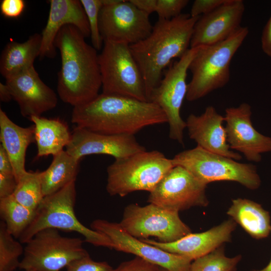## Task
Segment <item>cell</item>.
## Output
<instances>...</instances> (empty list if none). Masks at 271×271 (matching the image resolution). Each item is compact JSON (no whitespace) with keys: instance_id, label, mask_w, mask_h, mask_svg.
<instances>
[{"instance_id":"cell-18","label":"cell","mask_w":271,"mask_h":271,"mask_svg":"<svg viewBox=\"0 0 271 271\" xmlns=\"http://www.w3.org/2000/svg\"><path fill=\"white\" fill-rule=\"evenodd\" d=\"M5 83L24 117L40 116L57 104L56 93L41 80L34 66L6 79Z\"/></svg>"},{"instance_id":"cell-28","label":"cell","mask_w":271,"mask_h":271,"mask_svg":"<svg viewBox=\"0 0 271 271\" xmlns=\"http://www.w3.org/2000/svg\"><path fill=\"white\" fill-rule=\"evenodd\" d=\"M13 195L21 204L35 210L44 197L41 172L27 171L18 181Z\"/></svg>"},{"instance_id":"cell-7","label":"cell","mask_w":271,"mask_h":271,"mask_svg":"<svg viewBox=\"0 0 271 271\" xmlns=\"http://www.w3.org/2000/svg\"><path fill=\"white\" fill-rule=\"evenodd\" d=\"M172 160L175 166L184 167L206 185L215 181H234L255 190L261 184L254 165L238 162L198 146L179 153Z\"/></svg>"},{"instance_id":"cell-31","label":"cell","mask_w":271,"mask_h":271,"mask_svg":"<svg viewBox=\"0 0 271 271\" xmlns=\"http://www.w3.org/2000/svg\"><path fill=\"white\" fill-rule=\"evenodd\" d=\"M87 18L92 46L97 51L102 49V43L99 28V17L103 0H80Z\"/></svg>"},{"instance_id":"cell-42","label":"cell","mask_w":271,"mask_h":271,"mask_svg":"<svg viewBox=\"0 0 271 271\" xmlns=\"http://www.w3.org/2000/svg\"><path fill=\"white\" fill-rule=\"evenodd\" d=\"M258 271H271V259L268 264L265 267Z\"/></svg>"},{"instance_id":"cell-14","label":"cell","mask_w":271,"mask_h":271,"mask_svg":"<svg viewBox=\"0 0 271 271\" xmlns=\"http://www.w3.org/2000/svg\"><path fill=\"white\" fill-rule=\"evenodd\" d=\"M90 228L106 235L112 242L113 249L117 251L133 254L168 271H190L192 260L132 236L119 223L98 219L92 221Z\"/></svg>"},{"instance_id":"cell-11","label":"cell","mask_w":271,"mask_h":271,"mask_svg":"<svg viewBox=\"0 0 271 271\" xmlns=\"http://www.w3.org/2000/svg\"><path fill=\"white\" fill-rule=\"evenodd\" d=\"M128 233L138 239L156 237L158 241H176L192 233L179 217V212L154 204L141 206L130 204L124 209L119 223Z\"/></svg>"},{"instance_id":"cell-8","label":"cell","mask_w":271,"mask_h":271,"mask_svg":"<svg viewBox=\"0 0 271 271\" xmlns=\"http://www.w3.org/2000/svg\"><path fill=\"white\" fill-rule=\"evenodd\" d=\"M103 44L98 54L102 93L148 101L142 73L129 46L110 41Z\"/></svg>"},{"instance_id":"cell-44","label":"cell","mask_w":271,"mask_h":271,"mask_svg":"<svg viewBox=\"0 0 271 271\" xmlns=\"http://www.w3.org/2000/svg\"><path fill=\"white\" fill-rule=\"evenodd\" d=\"M252 271H258V270H252Z\"/></svg>"},{"instance_id":"cell-13","label":"cell","mask_w":271,"mask_h":271,"mask_svg":"<svg viewBox=\"0 0 271 271\" xmlns=\"http://www.w3.org/2000/svg\"><path fill=\"white\" fill-rule=\"evenodd\" d=\"M207 185L180 166L173 167L150 192L147 202L179 212L194 206H206Z\"/></svg>"},{"instance_id":"cell-1","label":"cell","mask_w":271,"mask_h":271,"mask_svg":"<svg viewBox=\"0 0 271 271\" xmlns=\"http://www.w3.org/2000/svg\"><path fill=\"white\" fill-rule=\"evenodd\" d=\"M71 122L94 132L134 136L146 127L167 123L168 120L163 110L151 102L102 93L74 107Z\"/></svg>"},{"instance_id":"cell-34","label":"cell","mask_w":271,"mask_h":271,"mask_svg":"<svg viewBox=\"0 0 271 271\" xmlns=\"http://www.w3.org/2000/svg\"><path fill=\"white\" fill-rule=\"evenodd\" d=\"M114 271H160V267L144 259L136 256L121 263Z\"/></svg>"},{"instance_id":"cell-33","label":"cell","mask_w":271,"mask_h":271,"mask_svg":"<svg viewBox=\"0 0 271 271\" xmlns=\"http://www.w3.org/2000/svg\"><path fill=\"white\" fill-rule=\"evenodd\" d=\"M66 268V271H114L107 262L94 261L89 254L74 260Z\"/></svg>"},{"instance_id":"cell-20","label":"cell","mask_w":271,"mask_h":271,"mask_svg":"<svg viewBox=\"0 0 271 271\" xmlns=\"http://www.w3.org/2000/svg\"><path fill=\"white\" fill-rule=\"evenodd\" d=\"M235 227L236 222L231 219L206 231L191 233L172 242L163 243L149 238L140 239L163 250L185 257L193 261L229 241L231 233Z\"/></svg>"},{"instance_id":"cell-2","label":"cell","mask_w":271,"mask_h":271,"mask_svg":"<svg viewBox=\"0 0 271 271\" xmlns=\"http://www.w3.org/2000/svg\"><path fill=\"white\" fill-rule=\"evenodd\" d=\"M85 38L76 27L67 25L60 30L54 41L61 60L57 93L62 101L73 107L94 99L102 85L98 54Z\"/></svg>"},{"instance_id":"cell-5","label":"cell","mask_w":271,"mask_h":271,"mask_svg":"<svg viewBox=\"0 0 271 271\" xmlns=\"http://www.w3.org/2000/svg\"><path fill=\"white\" fill-rule=\"evenodd\" d=\"M76 196L74 181L44 197L36 209L32 222L19 238L20 241L26 243L39 231L50 228L75 232L94 246L113 249L112 242L106 235L86 227L77 218L74 211Z\"/></svg>"},{"instance_id":"cell-35","label":"cell","mask_w":271,"mask_h":271,"mask_svg":"<svg viewBox=\"0 0 271 271\" xmlns=\"http://www.w3.org/2000/svg\"><path fill=\"white\" fill-rule=\"evenodd\" d=\"M226 0H195L190 11L192 17L209 14L223 5Z\"/></svg>"},{"instance_id":"cell-4","label":"cell","mask_w":271,"mask_h":271,"mask_svg":"<svg viewBox=\"0 0 271 271\" xmlns=\"http://www.w3.org/2000/svg\"><path fill=\"white\" fill-rule=\"evenodd\" d=\"M248 33L247 27L241 26L222 42L199 47L189 66L192 78L188 84V101L200 99L228 83L231 60Z\"/></svg>"},{"instance_id":"cell-10","label":"cell","mask_w":271,"mask_h":271,"mask_svg":"<svg viewBox=\"0 0 271 271\" xmlns=\"http://www.w3.org/2000/svg\"><path fill=\"white\" fill-rule=\"evenodd\" d=\"M199 48H190L181 58L171 65L148 98V101L159 106L165 113L169 125V138L183 145L186 123L182 118L180 111L187 92V71Z\"/></svg>"},{"instance_id":"cell-40","label":"cell","mask_w":271,"mask_h":271,"mask_svg":"<svg viewBox=\"0 0 271 271\" xmlns=\"http://www.w3.org/2000/svg\"><path fill=\"white\" fill-rule=\"evenodd\" d=\"M137 8L150 15L155 12L157 0H129Z\"/></svg>"},{"instance_id":"cell-23","label":"cell","mask_w":271,"mask_h":271,"mask_svg":"<svg viewBox=\"0 0 271 271\" xmlns=\"http://www.w3.org/2000/svg\"><path fill=\"white\" fill-rule=\"evenodd\" d=\"M42 42L41 34L35 33L24 42H9L0 57V72L7 79L34 66L39 57Z\"/></svg>"},{"instance_id":"cell-43","label":"cell","mask_w":271,"mask_h":271,"mask_svg":"<svg viewBox=\"0 0 271 271\" xmlns=\"http://www.w3.org/2000/svg\"><path fill=\"white\" fill-rule=\"evenodd\" d=\"M160 271H168V270L166 269H164L163 268H161L160 267Z\"/></svg>"},{"instance_id":"cell-29","label":"cell","mask_w":271,"mask_h":271,"mask_svg":"<svg viewBox=\"0 0 271 271\" xmlns=\"http://www.w3.org/2000/svg\"><path fill=\"white\" fill-rule=\"evenodd\" d=\"M24 252L22 243L8 231L3 221L0 223V271H14L19 267V258Z\"/></svg>"},{"instance_id":"cell-21","label":"cell","mask_w":271,"mask_h":271,"mask_svg":"<svg viewBox=\"0 0 271 271\" xmlns=\"http://www.w3.org/2000/svg\"><path fill=\"white\" fill-rule=\"evenodd\" d=\"M50 10L46 25L41 34L40 57L53 58L56 54L54 41L60 30L71 25L78 28L85 38L90 32L83 7L78 0H50Z\"/></svg>"},{"instance_id":"cell-9","label":"cell","mask_w":271,"mask_h":271,"mask_svg":"<svg viewBox=\"0 0 271 271\" xmlns=\"http://www.w3.org/2000/svg\"><path fill=\"white\" fill-rule=\"evenodd\" d=\"M83 242L80 238L63 236L56 229L40 230L26 243L19 268L25 271H60L88 254Z\"/></svg>"},{"instance_id":"cell-32","label":"cell","mask_w":271,"mask_h":271,"mask_svg":"<svg viewBox=\"0 0 271 271\" xmlns=\"http://www.w3.org/2000/svg\"><path fill=\"white\" fill-rule=\"evenodd\" d=\"M188 0H157L155 12L158 19L170 20L180 15Z\"/></svg>"},{"instance_id":"cell-30","label":"cell","mask_w":271,"mask_h":271,"mask_svg":"<svg viewBox=\"0 0 271 271\" xmlns=\"http://www.w3.org/2000/svg\"><path fill=\"white\" fill-rule=\"evenodd\" d=\"M241 256L227 257L222 246L193 260L190 271H235Z\"/></svg>"},{"instance_id":"cell-24","label":"cell","mask_w":271,"mask_h":271,"mask_svg":"<svg viewBox=\"0 0 271 271\" xmlns=\"http://www.w3.org/2000/svg\"><path fill=\"white\" fill-rule=\"evenodd\" d=\"M29 119L34 123L38 157L54 156L69 144L71 133L67 123L62 120L41 116H33Z\"/></svg>"},{"instance_id":"cell-6","label":"cell","mask_w":271,"mask_h":271,"mask_svg":"<svg viewBox=\"0 0 271 271\" xmlns=\"http://www.w3.org/2000/svg\"><path fill=\"white\" fill-rule=\"evenodd\" d=\"M174 166L172 159L157 150L115 159L107 168L106 191L122 197L138 191L151 192Z\"/></svg>"},{"instance_id":"cell-25","label":"cell","mask_w":271,"mask_h":271,"mask_svg":"<svg viewBox=\"0 0 271 271\" xmlns=\"http://www.w3.org/2000/svg\"><path fill=\"white\" fill-rule=\"evenodd\" d=\"M227 214L254 238H263L270 233L268 212L253 201L245 198L233 199Z\"/></svg>"},{"instance_id":"cell-45","label":"cell","mask_w":271,"mask_h":271,"mask_svg":"<svg viewBox=\"0 0 271 271\" xmlns=\"http://www.w3.org/2000/svg\"><path fill=\"white\" fill-rule=\"evenodd\" d=\"M28 271H33V270H28Z\"/></svg>"},{"instance_id":"cell-36","label":"cell","mask_w":271,"mask_h":271,"mask_svg":"<svg viewBox=\"0 0 271 271\" xmlns=\"http://www.w3.org/2000/svg\"><path fill=\"white\" fill-rule=\"evenodd\" d=\"M25 8L23 0H3L1 2L2 14L8 18H17L23 13Z\"/></svg>"},{"instance_id":"cell-39","label":"cell","mask_w":271,"mask_h":271,"mask_svg":"<svg viewBox=\"0 0 271 271\" xmlns=\"http://www.w3.org/2000/svg\"><path fill=\"white\" fill-rule=\"evenodd\" d=\"M0 174L14 175L11 160L6 150L1 145H0Z\"/></svg>"},{"instance_id":"cell-41","label":"cell","mask_w":271,"mask_h":271,"mask_svg":"<svg viewBox=\"0 0 271 271\" xmlns=\"http://www.w3.org/2000/svg\"><path fill=\"white\" fill-rule=\"evenodd\" d=\"M13 99L11 92L8 85L0 83V100L1 101L8 102Z\"/></svg>"},{"instance_id":"cell-46","label":"cell","mask_w":271,"mask_h":271,"mask_svg":"<svg viewBox=\"0 0 271 271\" xmlns=\"http://www.w3.org/2000/svg\"><path fill=\"white\" fill-rule=\"evenodd\" d=\"M270 233H271V231H270Z\"/></svg>"},{"instance_id":"cell-38","label":"cell","mask_w":271,"mask_h":271,"mask_svg":"<svg viewBox=\"0 0 271 271\" xmlns=\"http://www.w3.org/2000/svg\"><path fill=\"white\" fill-rule=\"evenodd\" d=\"M261 44L263 52L271 57V16L262 31Z\"/></svg>"},{"instance_id":"cell-17","label":"cell","mask_w":271,"mask_h":271,"mask_svg":"<svg viewBox=\"0 0 271 271\" xmlns=\"http://www.w3.org/2000/svg\"><path fill=\"white\" fill-rule=\"evenodd\" d=\"M245 6L242 0H226L196 22L190 48L212 45L231 36L240 27Z\"/></svg>"},{"instance_id":"cell-37","label":"cell","mask_w":271,"mask_h":271,"mask_svg":"<svg viewBox=\"0 0 271 271\" xmlns=\"http://www.w3.org/2000/svg\"><path fill=\"white\" fill-rule=\"evenodd\" d=\"M17 185V181L14 175L0 174V198L12 195Z\"/></svg>"},{"instance_id":"cell-15","label":"cell","mask_w":271,"mask_h":271,"mask_svg":"<svg viewBox=\"0 0 271 271\" xmlns=\"http://www.w3.org/2000/svg\"><path fill=\"white\" fill-rule=\"evenodd\" d=\"M251 114L250 105L245 102L225 109L227 141L232 150L240 152L248 161L259 162L262 154L271 151V138L254 128Z\"/></svg>"},{"instance_id":"cell-26","label":"cell","mask_w":271,"mask_h":271,"mask_svg":"<svg viewBox=\"0 0 271 271\" xmlns=\"http://www.w3.org/2000/svg\"><path fill=\"white\" fill-rule=\"evenodd\" d=\"M80 160L63 150L53 156L48 168L41 172V183L44 197L60 190L75 181L79 172Z\"/></svg>"},{"instance_id":"cell-22","label":"cell","mask_w":271,"mask_h":271,"mask_svg":"<svg viewBox=\"0 0 271 271\" xmlns=\"http://www.w3.org/2000/svg\"><path fill=\"white\" fill-rule=\"evenodd\" d=\"M0 141L12 162L17 181L27 171L26 156L29 146L35 142L34 125L20 126L0 109Z\"/></svg>"},{"instance_id":"cell-3","label":"cell","mask_w":271,"mask_h":271,"mask_svg":"<svg viewBox=\"0 0 271 271\" xmlns=\"http://www.w3.org/2000/svg\"><path fill=\"white\" fill-rule=\"evenodd\" d=\"M199 17L181 14L170 20L158 19L150 34L129 46L143 78L149 97L161 80L164 69L189 49L195 24Z\"/></svg>"},{"instance_id":"cell-12","label":"cell","mask_w":271,"mask_h":271,"mask_svg":"<svg viewBox=\"0 0 271 271\" xmlns=\"http://www.w3.org/2000/svg\"><path fill=\"white\" fill-rule=\"evenodd\" d=\"M99 28L103 42L110 41L130 46L147 37L153 26L149 15L130 1L103 0Z\"/></svg>"},{"instance_id":"cell-19","label":"cell","mask_w":271,"mask_h":271,"mask_svg":"<svg viewBox=\"0 0 271 271\" xmlns=\"http://www.w3.org/2000/svg\"><path fill=\"white\" fill-rule=\"evenodd\" d=\"M224 122V116L213 106H208L201 115L192 113L188 116L186 128L197 146L236 161L241 160V155L232 150L227 143Z\"/></svg>"},{"instance_id":"cell-16","label":"cell","mask_w":271,"mask_h":271,"mask_svg":"<svg viewBox=\"0 0 271 271\" xmlns=\"http://www.w3.org/2000/svg\"><path fill=\"white\" fill-rule=\"evenodd\" d=\"M146 150L134 136L104 134L76 126L65 151L80 160L94 154L109 155L116 159Z\"/></svg>"},{"instance_id":"cell-27","label":"cell","mask_w":271,"mask_h":271,"mask_svg":"<svg viewBox=\"0 0 271 271\" xmlns=\"http://www.w3.org/2000/svg\"><path fill=\"white\" fill-rule=\"evenodd\" d=\"M36 210L29 208L19 203L11 195L0 198V215L8 231L15 238H19L33 220Z\"/></svg>"}]
</instances>
